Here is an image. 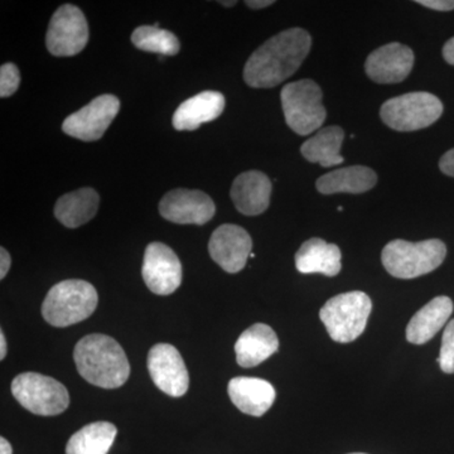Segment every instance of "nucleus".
Instances as JSON below:
<instances>
[{"label":"nucleus","instance_id":"1","mask_svg":"<svg viewBox=\"0 0 454 454\" xmlns=\"http://www.w3.org/2000/svg\"><path fill=\"white\" fill-rule=\"evenodd\" d=\"M312 38L306 29L291 28L269 38L247 59L244 80L250 88H276L298 68L309 56Z\"/></svg>","mask_w":454,"mask_h":454},{"label":"nucleus","instance_id":"2","mask_svg":"<svg viewBox=\"0 0 454 454\" xmlns=\"http://www.w3.org/2000/svg\"><path fill=\"white\" fill-rule=\"evenodd\" d=\"M74 364L90 384L103 389H116L128 381L130 365L121 346L106 334L83 337L74 346Z\"/></svg>","mask_w":454,"mask_h":454},{"label":"nucleus","instance_id":"3","mask_svg":"<svg viewBox=\"0 0 454 454\" xmlns=\"http://www.w3.org/2000/svg\"><path fill=\"white\" fill-rule=\"evenodd\" d=\"M98 295L92 284L80 279L57 283L42 304V316L57 328L68 327L88 319L97 309Z\"/></svg>","mask_w":454,"mask_h":454},{"label":"nucleus","instance_id":"4","mask_svg":"<svg viewBox=\"0 0 454 454\" xmlns=\"http://www.w3.org/2000/svg\"><path fill=\"white\" fill-rule=\"evenodd\" d=\"M446 255V244L438 239L419 243L397 239L384 247L381 262L390 276L399 279H414L441 267Z\"/></svg>","mask_w":454,"mask_h":454},{"label":"nucleus","instance_id":"5","mask_svg":"<svg viewBox=\"0 0 454 454\" xmlns=\"http://www.w3.org/2000/svg\"><path fill=\"white\" fill-rule=\"evenodd\" d=\"M372 309V301L366 293H343L327 301L319 310V318L324 322L331 339L336 342L348 343L364 333Z\"/></svg>","mask_w":454,"mask_h":454},{"label":"nucleus","instance_id":"6","mask_svg":"<svg viewBox=\"0 0 454 454\" xmlns=\"http://www.w3.org/2000/svg\"><path fill=\"white\" fill-rule=\"evenodd\" d=\"M322 90L313 80L304 79L284 86L280 100L286 124L298 136H309L324 125L327 112Z\"/></svg>","mask_w":454,"mask_h":454},{"label":"nucleus","instance_id":"7","mask_svg":"<svg viewBox=\"0 0 454 454\" xmlns=\"http://www.w3.org/2000/svg\"><path fill=\"white\" fill-rule=\"evenodd\" d=\"M443 114V104L429 92H409L382 104V121L397 131H415L434 124Z\"/></svg>","mask_w":454,"mask_h":454},{"label":"nucleus","instance_id":"8","mask_svg":"<svg viewBox=\"0 0 454 454\" xmlns=\"http://www.w3.org/2000/svg\"><path fill=\"white\" fill-rule=\"evenodd\" d=\"M12 394L33 414L53 417L64 413L70 395L61 382L37 372H23L12 382Z\"/></svg>","mask_w":454,"mask_h":454},{"label":"nucleus","instance_id":"9","mask_svg":"<svg viewBox=\"0 0 454 454\" xmlns=\"http://www.w3.org/2000/svg\"><path fill=\"white\" fill-rule=\"evenodd\" d=\"M89 42V26L82 9L61 5L52 18L46 35V46L56 57L76 56Z\"/></svg>","mask_w":454,"mask_h":454},{"label":"nucleus","instance_id":"10","mask_svg":"<svg viewBox=\"0 0 454 454\" xmlns=\"http://www.w3.org/2000/svg\"><path fill=\"white\" fill-rule=\"evenodd\" d=\"M121 110V101L114 95L98 97L79 112L71 114L62 124V130L73 138L95 142L103 138Z\"/></svg>","mask_w":454,"mask_h":454},{"label":"nucleus","instance_id":"11","mask_svg":"<svg viewBox=\"0 0 454 454\" xmlns=\"http://www.w3.org/2000/svg\"><path fill=\"white\" fill-rule=\"evenodd\" d=\"M148 370L155 387L167 395L181 397L190 387L186 364L175 346L158 343L148 354Z\"/></svg>","mask_w":454,"mask_h":454},{"label":"nucleus","instance_id":"12","mask_svg":"<svg viewBox=\"0 0 454 454\" xmlns=\"http://www.w3.org/2000/svg\"><path fill=\"white\" fill-rule=\"evenodd\" d=\"M215 212V202L202 191L177 188L164 195L160 202L163 219L179 225H205Z\"/></svg>","mask_w":454,"mask_h":454},{"label":"nucleus","instance_id":"13","mask_svg":"<svg viewBox=\"0 0 454 454\" xmlns=\"http://www.w3.org/2000/svg\"><path fill=\"white\" fill-rule=\"evenodd\" d=\"M142 276L154 294H172L182 283V264L177 254L162 243L149 244L145 253Z\"/></svg>","mask_w":454,"mask_h":454},{"label":"nucleus","instance_id":"14","mask_svg":"<svg viewBox=\"0 0 454 454\" xmlns=\"http://www.w3.org/2000/svg\"><path fill=\"white\" fill-rule=\"evenodd\" d=\"M252 249L253 240L247 230L231 223L217 227L208 243L212 260L231 274L243 270Z\"/></svg>","mask_w":454,"mask_h":454},{"label":"nucleus","instance_id":"15","mask_svg":"<svg viewBox=\"0 0 454 454\" xmlns=\"http://www.w3.org/2000/svg\"><path fill=\"white\" fill-rule=\"evenodd\" d=\"M414 52L402 43L385 44L367 57V76L376 83H399L404 82L413 70Z\"/></svg>","mask_w":454,"mask_h":454},{"label":"nucleus","instance_id":"16","mask_svg":"<svg viewBox=\"0 0 454 454\" xmlns=\"http://www.w3.org/2000/svg\"><path fill=\"white\" fill-rule=\"evenodd\" d=\"M230 195L236 210L247 216H258L270 205V179L260 170H247L235 178Z\"/></svg>","mask_w":454,"mask_h":454},{"label":"nucleus","instance_id":"17","mask_svg":"<svg viewBox=\"0 0 454 454\" xmlns=\"http://www.w3.org/2000/svg\"><path fill=\"white\" fill-rule=\"evenodd\" d=\"M227 393L239 411L252 417H262L267 413L277 396L270 382L247 376L231 379Z\"/></svg>","mask_w":454,"mask_h":454},{"label":"nucleus","instance_id":"18","mask_svg":"<svg viewBox=\"0 0 454 454\" xmlns=\"http://www.w3.org/2000/svg\"><path fill=\"white\" fill-rule=\"evenodd\" d=\"M225 109V97L217 91H203L182 103L173 115L176 130H196L219 118Z\"/></svg>","mask_w":454,"mask_h":454},{"label":"nucleus","instance_id":"19","mask_svg":"<svg viewBox=\"0 0 454 454\" xmlns=\"http://www.w3.org/2000/svg\"><path fill=\"white\" fill-rule=\"evenodd\" d=\"M279 348V340L273 328L256 324L245 330L235 343L236 361L239 365L250 369L268 360Z\"/></svg>","mask_w":454,"mask_h":454},{"label":"nucleus","instance_id":"20","mask_svg":"<svg viewBox=\"0 0 454 454\" xmlns=\"http://www.w3.org/2000/svg\"><path fill=\"white\" fill-rule=\"evenodd\" d=\"M453 313V301L450 298H434L422 309L415 313L406 327V340L414 345H424L443 328Z\"/></svg>","mask_w":454,"mask_h":454},{"label":"nucleus","instance_id":"21","mask_svg":"<svg viewBox=\"0 0 454 454\" xmlns=\"http://www.w3.org/2000/svg\"><path fill=\"white\" fill-rule=\"evenodd\" d=\"M340 258L342 255L336 244L313 238L301 244L295 254V267L301 274L319 273L325 277H336L342 268Z\"/></svg>","mask_w":454,"mask_h":454},{"label":"nucleus","instance_id":"22","mask_svg":"<svg viewBox=\"0 0 454 454\" xmlns=\"http://www.w3.org/2000/svg\"><path fill=\"white\" fill-rule=\"evenodd\" d=\"M378 184V175L365 166H352L327 173L317 179V190L322 195L358 193L372 190Z\"/></svg>","mask_w":454,"mask_h":454},{"label":"nucleus","instance_id":"23","mask_svg":"<svg viewBox=\"0 0 454 454\" xmlns=\"http://www.w3.org/2000/svg\"><path fill=\"white\" fill-rule=\"evenodd\" d=\"M97 191L85 187L59 197L55 205L56 219L68 229H76L94 219L98 210Z\"/></svg>","mask_w":454,"mask_h":454},{"label":"nucleus","instance_id":"24","mask_svg":"<svg viewBox=\"0 0 454 454\" xmlns=\"http://www.w3.org/2000/svg\"><path fill=\"white\" fill-rule=\"evenodd\" d=\"M345 133L337 125L324 128L301 146V153L310 163H319L324 168L343 163L340 154Z\"/></svg>","mask_w":454,"mask_h":454},{"label":"nucleus","instance_id":"25","mask_svg":"<svg viewBox=\"0 0 454 454\" xmlns=\"http://www.w3.org/2000/svg\"><path fill=\"white\" fill-rule=\"evenodd\" d=\"M118 429L113 423L95 422L74 433L66 446V454H107Z\"/></svg>","mask_w":454,"mask_h":454},{"label":"nucleus","instance_id":"26","mask_svg":"<svg viewBox=\"0 0 454 454\" xmlns=\"http://www.w3.org/2000/svg\"><path fill=\"white\" fill-rule=\"evenodd\" d=\"M131 42L137 49L162 56H175L181 50L177 35L157 26L138 27L131 35Z\"/></svg>","mask_w":454,"mask_h":454},{"label":"nucleus","instance_id":"27","mask_svg":"<svg viewBox=\"0 0 454 454\" xmlns=\"http://www.w3.org/2000/svg\"><path fill=\"white\" fill-rule=\"evenodd\" d=\"M442 372L454 373V319L447 325L442 337L441 355L438 358Z\"/></svg>","mask_w":454,"mask_h":454},{"label":"nucleus","instance_id":"28","mask_svg":"<svg viewBox=\"0 0 454 454\" xmlns=\"http://www.w3.org/2000/svg\"><path fill=\"white\" fill-rule=\"evenodd\" d=\"M20 83V73L14 64L0 67V98H9L17 91Z\"/></svg>","mask_w":454,"mask_h":454},{"label":"nucleus","instance_id":"29","mask_svg":"<svg viewBox=\"0 0 454 454\" xmlns=\"http://www.w3.org/2000/svg\"><path fill=\"white\" fill-rule=\"evenodd\" d=\"M417 3L438 12H450L454 9V0H418Z\"/></svg>","mask_w":454,"mask_h":454},{"label":"nucleus","instance_id":"30","mask_svg":"<svg viewBox=\"0 0 454 454\" xmlns=\"http://www.w3.org/2000/svg\"><path fill=\"white\" fill-rule=\"evenodd\" d=\"M439 168H441L444 175L454 177V149H450L441 158Z\"/></svg>","mask_w":454,"mask_h":454},{"label":"nucleus","instance_id":"31","mask_svg":"<svg viewBox=\"0 0 454 454\" xmlns=\"http://www.w3.org/2000/svg\"><path fill=\"white\" fill-rule=\"evenodd\" d=\"M12 259L11 255L4 247L0 249V279H4L7 276L9 269H11Z\"/></svg>","mask_w":454,"mask_h":454},{"label":"nucleus","instance_id":"32","mask_svg":"<svg viewBox=\"0 0 454 454\" xmlns=\"http://www.w3.org/2000/svg\"><path fill=\"white\" fill-rule=\"evenodd\" d=\"M443 57L448 64L454 66V37L450 38V40L444 44Z\"/></svg>","mask_w":454,"mask_h":454},{"label":"nucleus","instance_id":"33","mask_svg":"<svg viewBox=\"0 0 454 454\" xmlns=\"http://www.w3.org/2000/svg\"><path fill=\"white\" fill-rule=\"evenodd\" d=\"M274 3H276L274 0H249V2H245V4L252 9H262L270 7Z\"/></svg>","mask_w":454,"mask_h":454},{"label":"nucleus","instance_id":"34","mask_svg":"<svg viewBox=\"0 0 454 454\" xmlns=\"http://www.w3.org/2000/svg\"><path fill=\"white\" fill-rule=\"evenodd\" d=\"M0 454H13V448L5 438H0Z\"/></svg>","mask_w":454,"mask_h":454},{"label":"nucleus","instance_id":"35","mask_svg":"<svg viewBox=\"0 0 454 454\" xmlns=\"http://www.w3.org/2000/svg\"><path fill=\"white\" fill-rule=\"evenodd\" d=\"M7 355V340H5L4 333H0V360H4Z\"/></svg>","mask_w":454,"mask_h":454},{"label":"nucleus","instance_id":"36","mask_svg":"<svg viewBox=\"0 0 454 454\" xmlns=\"http://www.w3.org/2000/svg\"><path fill=\"white\" fill-rule=\"evenodd\" d=\"M220 4H223V7H234V5L236 4V2L234 0V2H219Z\"/></svg>","mask_w":454,"mask_h":454},{"label":"nucleus","instance_id":"37","mask_svg":"<svg viewBox=\"0 0 454 454\" xmlns=\"http://www.w3.org/2000/svg\"><path fill=\"white\" fill-rule=\"evenodd\" d=\"M351 454H365V453H351Z\"/></svg>","mask_w":454,"mask_h":454}]
</instances>
